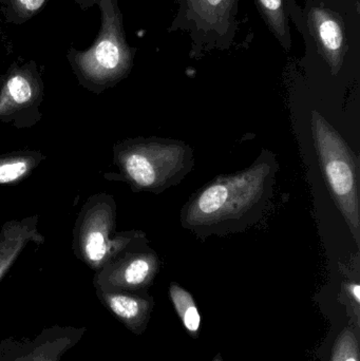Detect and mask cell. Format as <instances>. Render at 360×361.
Wrapping results in <instances>:
<instances>
[{
  "label": "cell",
  "mask_w": 360,
  "mask_h": 361,
  "mask_svg": "<svg viewBox=\"0 0 360 361\" xmlns=\"http://www.w3.org/2000/svg\"><path fill=\"white\" fill-rule=\"evenodd\" d=\"M86 332V328L52 326L33 337H6L0 341V361H63Z\"/></svg>",
  "instance_id": "ba28073f"
},
{
  "label": "cell",
  "mask_w": 360,
  "mask_h": 361,
  "mask_svg": "<svg viewBox=\"0 0 360 361\" xmlns=\"http://www.w3.org/2000/svg\"><path fill=\"white\" fill-rule=\"evenodd\" d=\"M116 200L108 193L91 195L78 212L72 250L94 273L125 250L149 244L144 231H116Z\"/></svg>",
  "instance_id": "5b68a950"
},
{
  "label": "cell",
  "mask_w": 360,
  "mask_h": 361,
  "mask_svg": "<svg viewBox=\"0 0 360 361\" xmlns=\"http://www.w3.org/2000/svg\"><path fill=\"white\" fill-rule=\"evenodd\" d=\"M89 1L101 11L99 35L86 50L70 48L67 59L80 86L101 94L130 74L135 50L127 44L118 0Z\"/></svg>",
  "instance_id": "3957f363"
},
{
  "label": "cell",
  "mask_w": 360,
  "mask_h": 361,
  "mask_svg": "<svg viewBox=\"0 0 360 361\" xmlns=\"http://www.w3.org/2000/svg\"><path fill=\"white\" fill-rule=\"evenodd\" d=\"M44 84L34 61H15L0 76V123L31 128L42 120Z\"/></svg>",
  "instance_id": "8992f818"
},
{
  "label": "cell",
  "mask_w": 360,
  "mask_h": 361,
  "mask_svg": "<svg viewBox=\"0 0 360 361\" xmlns=\"http://www.w3.org/2000/svg\"><path fill=\"white\" fill-rule=\"evenodd\" d=\"M181 8L200 29L224 31L232 23L236 0H182Z\"/></svg>",
  "instance_id": "7c38bea8"
},
{
  "label": "cell",
  "mask_w": 360,
  "mask_h": 361,
  "mask_svg": "<svg viewBox=\"0 0 360 361\" xmlns=\"http://www.w3.org/2000/svg\"><path fill=\"white\" fill-rule=\"evenodd\" d=\"M160 269V257L149 244L135 246L95 271L93 286L108 292L145 293Z\"/></svg>",
  "instance_id": "52a82bcc"
},
{
  "label": "cell",
  "mask_w": 360,
  "mask_h": 361,
  "mask_svg": "<svg viewBox=\"0 0 360 361\" xmlns=\"http://www.w3.org/2000/svg\"><path fill=\"white\" fill-rule=\"evenodd\" d=\"M120 180L133 192L154 195L177 186L194 167V148L169 137H133L113 146Z\"/></svg>",
  "instance_id": "7a4b0ae2"
},
{
  "label": "cell",
  "mask_w": 360,
  "mask_h": 361,
  "mask_svg": "<svg viewBox=\"0 0 360 361\" xmlns=\"http://www.w3.org/2000/svg\"><path fill=\"white\" fill-rule=\"evenodd\" d=\"M313 142L328 190L360 248L359 158L317 110L311 114Z\"/></svg>",
  "instance_id": "277c9868"
},
{
  "label": "cell",
  "mask_w": 360,
  "mask_h": 361,
  "mask_svg": "<svg viewBox=\"0 0 360 361\" xmlns=\"http://www.w3.org/2000/svg\"><path fill=\"white\" fill-rule=\"evenodd\" d=\"M44 242L36 214L4 223L0 228V281L29 244Z\"/></svg>",
  "instance_id": "30bf717a"
},
{
  "label": "cell",
  "mask_w": 360,
  "mask_h": 361,
  "mask_svg": "<svg viewBox=\"0 0 360 361\" xmlns=\"http://www.w3.org/2000/svg\"><path fill=\"white\" fill-rule=\"evenodd\" d=\"M46 159L38 150H16L0 154V186L15 185L30 177Z\"/></svg>",
  "instance_id": "4fadbf2b"
},
{
  "label": "cell",
  "mask_w": 360,
  "mask_h": 361,
  "mask_svg": "<svg viewBox=\"0 0 360 361\" xmlns=\"http://www.w3.org/2000/svg\"><path fill=\"white\" fill-rule=\"evenodd\" d=\"M101 305L129 331L139 335L147 328L154 300L145 293L95 290Z\"/></svg>",
  "instance_id": "9c48e42d"
},
{
  "label": "cell",
  "mask_w": 360,
  "mask_h": 361,
  "mask_svg": "<svg viewBox=\"0 0 360 361\" xmlns=\"http://www.w3.org/2000/svg\"><path fill=\"white\" fill-rule=\"evenodd\" d=\"M309 19L319 48L331 68L332 74L337 75L346 54L342 23L333 13L323 8H313L309 14Z\"/></svg>",
  "instance_id": "8fae6325"
},
{
  "label": "cell",
  "mask_w": 360,
  "mask_h": 361,
  "mask_svg": "<svg viewBox=\"0 0 360 361\" xmlns=\"http://www.w3.org/2000/svg\"><path fill=\"white\" fill-rule=\"evenodd\" d=\"M347 294L354 301L355 305L359 307L360 302V286L357 282H350L346 284Z\"/></svg>",
  "instance_id": "ac0fdd59"
},
{
  "label": "cell",
  "mask_w": 360,
  "mask_h": 361,
  "mask_svg": "<svg viewBox=\"0 0 360 361\" xmlns=\"http://www.w3.org/2000/svg\"><path fill=\"white\" fill-rule=\"evenodd\" d=\"M49 0H0V12L10 25H23L44 10Z\"/></svg>",
  "instance_id": "2e32d148"
},
{
  "label": "cell",
  "mask_w": 360,
  "mask_h": 361,
  "mask_svg": "<svg viewBox=\"0 0 360 361\" xmlns=\"http://www.w3.org/2000/svg\"><path fill=\"white\" fill-rule=\"evenodd\" d=\"M331 361H359V341L353 331L342 333L334 347Z\"/></svg>",
  "instance_id": "e0dca14e"
},
{
  "label": "cell",
  "mask_w": 360,
  "mask_h": 361,
  "mask_svg": "<svg viewBox=\"0 0 360 361\" xmlns=\"http://www.w3.org/2000/svg\"><path fill=\"white\" fill-rule=\"evenodd\" d=\"M278 171L276 154L262 149L251 166L198 189L182 207V227L201 240L243 233L270 207Z\"/></svg>",
  "instance_id": "6da1fadb"
},
{
  "label": "cell",
  "mask_w": 360,
  "mask_h": 361,
  "mask_svg": "<svg viewBox=\"0 0 360 361\" xmlns=\"http://www.w3.org/2000/svg\"><path fill=\"white\" fill-rule=\"evenodd\" d=\"M169 295L184 328L196 338L201 328V315L194 297L175 282L169 286Z\"/></svg>",
  "instance_id": "5bb4252c"
},
{
  "label": "cell",
  "mask_w": 360,
  "mask_h": 361,
  "mask_svg": "<svg viewBox=\"0 0 360 361\" xmlns=\"http://www.w3.org/2000/svg\"><path fill=\"white\" fill-rule=\"evenodd\" d=\"M256 1L273 33L280 40L283 46L290 50L291 38H290L285 0H256Z\"/></svg>",
  "instance_id": "9a60e30c"
}]
</instances>
